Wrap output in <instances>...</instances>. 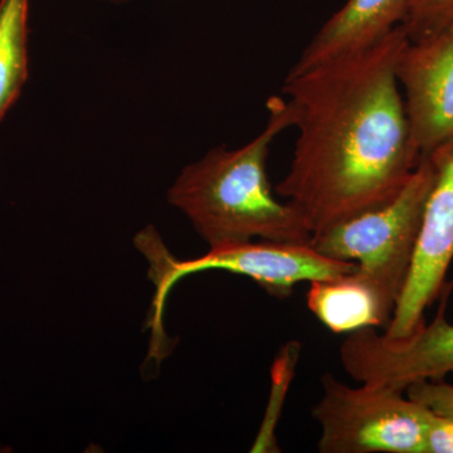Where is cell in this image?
Instances as JSON below:
<instances>
[{
  "instance_id": "obj_2",
  "label": "cell",
  "mask_w": 453,
  "mask_h": 453,
  "mask_svg": "<svg viewBox=\"0 0 453 453\" xmlns=\"http://www.w3.org/2000/svg\"><path fill=\"white\" fill-rule=\"evenodd\" d=\"M266 127L235 150L217 148L180 173L169 189L173 207L183 211L199 235L214 247L251 242L310 243L311 232L299 211L280 202L268 183L266 162L277 136L294 127L288 100H268Z\"/></svg>"
},
{
  "instance_id": "obj_4",
  "label": "cell",
  "mask_w": 453,
  "mask_h": 453,
  "mask_svg": "<svg viewBox=\"0 0 453 453\" xmlns=\"http://www.w3.org/2000/svg\"><path fill=\"white\" fill-rule=\"evenodd\" d=\"M434 183L427 155L389 201L312 235L325 257L357 264L356 273L377 291L393 316L412 266L423 211Z\"/></svg>"
},
{
  "instance_id": "obj_11",
  "label": "cell",
  "mask_w": 453,
  "mask_h": 453,
  "mask_svg": "<svg viewBox=\"0 0 453 453\" xmlns=\"http://www.w3.org/2000/svg\"><path fill=\"white\" fill-rule=\"evenodd\" d=\"M29 0H0V122L28 80Z\"/></svg>"
},
{
  "instance_id": "obj_10",
  "label": "cell",
  "mask_w": 453,
  "mask_h": 453,
  "mask_svg": "<svg viewBox=\"0 0 453 453\" xmlns=\"http://www.w3.org/2000/svg\"><path fill=\"white\" fill-rule=\"evenodd\" d=\"M356 271L336 279L310 282L306 294L310 311L335 334H350L365 327L386 330L392 314L377 291Z\"/></svg>"
},
{
  "instance_id": "obj_14",
  "label": "cell",
  "mask_w": 453,
  "mask_h": 453,
  "mask_svg": "<svg viewBox=\"0 0 453 453\" xmlns=\"http://www.w3.org/2000/svg\"><path fill=\"white\" fill-rule=\"evenodd\" d=\"M426 453H453V417L429 411Z\"/></svg>"
},
{
  "instance_id": "obj_1",
  "label": "cell",
  "mask_w": 453,
  "mask_h": 453,
  "mask_svg": "<svg viewBox=\"0 0 453 453\" xmlns=\"http://www.w3.org/2000/svg\"><path fill=\"white\" fill-rule=\"evenodd\" d=\"M408 42L401 25L371 49L286 77L299 138L275 190L312 235L389 201L421 160L396 77Z\"/></svg>"
},
{
  "instance_id": "obj_12",
  "label": "cell",
  "mask_w": 453,
  "mask_h": 453,
  "mask_svg": "<svg viewBox=\"0 0 453 453\" xmlns=\"http://www.w3.org/2000/svg\"><path fill=\"white\" fill-rule=\"evenodd\" d=\"M453 19V0H411L403 23L410 41H417Z\"/></svg>"
},
{
  "instance_id": "obj_15",
  "label": "cell",
  "mask_w": 453,
  "mask_h": 453,
  "mask_svg": "<svg viewBox=\"0 0 453 453\" xmlns=\"http://www.w3.org/2000/svg\"><path fill=\"white\" fill-rule=\"evenodd\" d=\"M115 2H124V0H115Z\"/></svg>"
},
{
  "instance_id": "obj_5",
  "label": "cell",
  "mask_w": 453,
  "mask_h": 453,
  "mask_svg": "<svg viewBox=\"0 0 453 453\" xmlns=\"http://www.w3.org/2000/svg\"><path fill=\"white\" fill-rule=\"evenodd\" d=\"M353 388L332 374L312 408L321 453H426L429 408L404 390L360 383Z\"/></svg>"
},
{
  "instance_id": "obj_13",
  "label": "cell",
  "mask_w": 453,
  "mask_h": 453,
  "mask_svg": "<svg viewBox=\"0 0 453 453\" xmlns=\"http://www.w3.org/2000/svg\"><path fill=\"white\" fill-rule=\"evenodd\" d=\"M405 395L442 416L453 417V384L440 380H421L411 384Z\"/></svg>"
},
{
  "instance_id": "obj_3",
  "label": "cell",
  "mask_w": 453,
  "mask_h": 453,
  "mask_svg": "<svg viewBox=\"0 0 453 453\" xmlns=\"http://www.w3.org/2000/svg\"><path fill=\"white\" fill-rule=\"evenodd\" d=\"M135 246L148 261L149 279L155 286L148 318L151 333L149 357L157 362L170 353L169 339L163 327L166 299L184 277L204 271H226L249 277L271 296L285 299L297 283L336 279L354 273L357 267L354 262L325 257L310 243L265 240L214 247L201 257L180 261L169 252L153 226H146L136 235Z\"/></svg>"
},
{
  "instance_id": "obj_9",
  "label": "cell",
  "mask_w": 453,
  "mask_h": 453,
  "mask_svg": "<svg viewBox=\"0 0 453 453\" xmlns=\"http://www.w3.org/2000/svg\"><path fill=\"white\" fill-rule=\"evenodd\" d=\"M411 0H347L309 42L290 73L371 49L403 23Z\"/></svg>"
},
{
  "instance_id": "obj_7",
  "label": "cell",
  "mask_w": 453,
  "mask_h": 453,
  "mask_svg": "<svg viewBox=\"0 0 453 453\" xmlns=\"http://www.w3.org/2000/svg\"><path fill=\"white\" fill-rule=\"evenodd\" d=\"M427 155L434 183L417 238L412 266L384 334L402 338L425 323L426 310L446 290L453 261V138Z\"/></svg>"
},
{
  "instance_id": "obj_6",
  "label": "cell",
  "mask_w": 453,
  "mask_h": 453,
  "mask_svg": "<svg viewBox=\"0 0 453 453\" xmlns=\"http://www.w3.org/2000/svg\"><path fill=\"white\" fill-rule=\"evenodd\" d=\"M452 283L441 295L436 318L402 338L365 327L348 334L339 349L344 371L357 383L405 390L421 380H440L453 372V324L446 318Z\"/></svg>"
},
{
  "instance_id": "obj_8",
  "label": "cell",
  "mask_w": 453,
  "mask_h": 453,
  "mask_svg": "<svg viewBox=\"0 0 453 453\" xmlns=\"http://www.w3.org/2000/svg\"><path fill=\"white\" fill-rule=\"evenodd\" d=\"M417 148L428 154L453 138V19L410 41L396 65Z\"/></svg>"
}]
</instances>
